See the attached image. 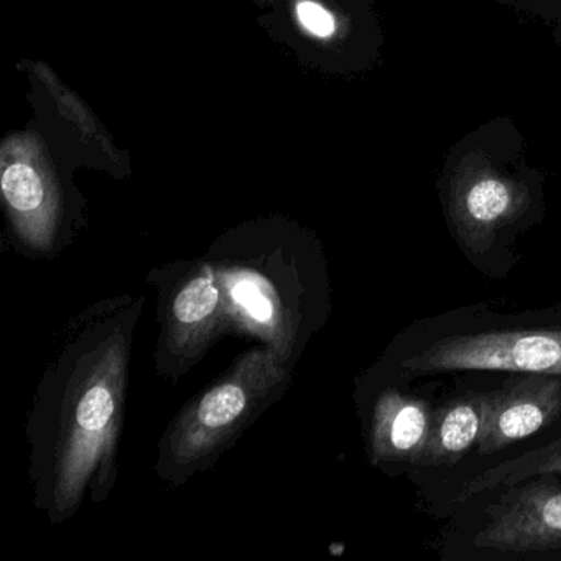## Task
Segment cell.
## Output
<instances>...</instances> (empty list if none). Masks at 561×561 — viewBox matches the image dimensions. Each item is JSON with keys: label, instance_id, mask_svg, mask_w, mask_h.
<instances>
[{"label": "cell", "instance_id": "obj_1", "mask_svg": "<svg viewBox=\"0 0 561 561\" xmlns=\"http://www.w3.org/2000/svg\"><path fill=\"white\" fill-rule=\"evenodd\" d=\"M410 376L451 370H507L561 376V330L489 331L435 341L409 357Z\"/></svg>", "mask_w": 561, "mask_h": 561}, {"label": "cell", "instance_id": "obj_2", "mask_svg": "<svg viewBox=\"0 0 561 561\" xmlns=\"http://www.w3.org/2000/svg\"><path fill=\"white\" fill-rule=\"evenodd\" d=\"M540 474L508 485L485 507V525L474 545L505 553L561 550V482Z\"/></svg>", "mask_w": 561, "mask_h": 561}, {"label": "cell", "instance_id": "obj_3", "mask_svg": "<svg viewBox=\"0 0 561 561\" xmlns=\"http://www.w3.org/2000/svg\"><path fill=\"white\" fill-rule=\"evenodd\" d=\"M561 413V376L530 374L488 396L479 455L489 456L557 422Z\"/></svg>", "mask_w": 561, "mask_h": 561}, {"label": "cell", "instance_id": "obj_4", "mask_svg": "<svg viewBox=\"0 0 561 561\" xmlns=\"http://www.w3.org/2000/svg\"><path fill=\"white\" fill-rule=\"evenodd\" d=\"M488 396L489 392L465 393L433 412L428 438L413 466L435 468L461 461L481 439Z\"/></svg>", "mask_w": 561, "mask_h": 561}, {"label": "cell", "instance_id": "obj_5", "mask_svg": "<svg viewBox=\"0 0 561 561\" xmlns=\"http://www.w3.org/2000/svg\"><path fill=\"white\" fill-rule=\"evenodd\" d=\"M432 407L425 400L387 392L376 412V455L390 461L415 462L428 438Z\"/></svg>", "mask_w": 561, "mask_h": 561}, {"label": "cell", "instance_id": "obj_6", "mask_svg": "<svg viewBox=\"0 0 561 561\" xmlns=\"http://www.w3.org/2000/svg\"><path fill=\"white\" fill-rule=\"evenodd\" d=\"M540 474L561 476V438L545 448L525 453L520 458L501 462L495 468L476 476L474 479L466 482L465 488L456 497V502H465L481 492L508 488V485L518 484L525 479Z\"/></svg>", "mask_w": 561, "mask_h": 561}, {"label": "cell", "instance_id": "obj_7", "mask_svg": "<svg viewBox=\"0 0 561 561\" xmlns=\"http://www.w3.org/2000/svg\"><path fill=\"white\" fill-rule=\"evenodd\" d=\"M512 193L497 180H481L465 196L466 242L474 249L488 245V234L511 215Z\"/></svg>", "mask_w": 561, "mask_h": 561}, {"label": "cell", "instance_id": "obj_8", "mask_svg": "<svg viewBox=\"0 0 561 561\" xmlns=\"http://www.w3.org/2000/svg\"><path fill=\"white\" fill-rule=\"evenodd\" d=\"M2 192L12 208L34 211L44 202V183L37 170L28 163H12L2 175Z\"/></svg>", "mask_w": 561, "mask_h": 561}, {"label": "cell", "instance_id": "obj_9", "mask_svg": "<svg viewBox=\"0 0 561 561\" xmlns=\"http://www.w3.org/2000/svg\"><path fill=\"white\" fill-rule=\"evenodd\" d=\"M218 290L209 277L196 278L176 297L173 311L182 323H198L215 311Z\"/></svg>", "mask_w": 561, "mask_h": 561}, {"label": "cell", "instance_id": "obj_10", "mask_svg": "<svg viewBox=\"0 0 561 561\" xmlns=\"http://www.w3.org/2000/svg\"><path fill=\"white\" fill-rule=\"evenodd\" d=\"M245 407V396L242 389L232 383L213 390L203 399L198 410V419L203 425L225 426L241 415Z\"/></svg>", "mask_w": 561, "mask_h": 561}, {"label": "cell", "instance_id": "obj_11", "mask_svg": "<svg viewBox=\"0 0 561 561\" xmlns=\"http://www.w3.org/2000/svg\"><path fill=\"white\" fill-rule=\"evenodd\" d=\"M114 413V400L103 386L93 387L84 393L78 405V423L87 432H100L110 423Z\"/></svg>", "mask_w": 561, "mask_h": 561}, {"label": "cell", "instance_id": "obj_12", "mask_svg": "<svg viewBox=\"0 0 561 561\" xmlns=\"http://www.w3.org/2000/svg\"><path fill=\"white\" fill-rule=\"evenodd\" d=\"M232 298L252 318L262 321V323H267L272 318V313H274V308H272L268 298L252 282H241V284L236 285L234 290H232Z\"/></svg>", "mask_w": 561, "mask_h": 561}, {"label": "cell", "instance_id": "obj_13", "mask_svg": "<svg viewBox=\"0 0 561 561\" xmlns=\"http://www.w3.org/2000/svg\"><path fill=\"white\" fill-rule=\"evenodd\" d=\"M297 15L300 24L317 37H330L334 32V21L330 12L324 11L317 2L301 0L297 5Z\"/></svg>", "mask_w": 561, "mask_h": 561}]
</instances>
